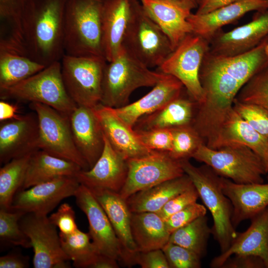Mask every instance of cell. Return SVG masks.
<instances>
[{
  "mask_svg": "<svg viewBox=\"0 0 268 268\" xmlns=\"http://www.w3.org/2000/svg\"><path fill=\"white\" fill-rule=\"evenodd\" d=\"M268 64V37L251 50L233 56L209 50L203 59L199 78L203 98L197 104L192 126L205 141L233 107L243 86Z\"/></svg>",
  "mask_w": 268,
  "mask_h": 268,
  "instance_id": "1",
  "label": "cell"
},
{
  "mask_svg": "<svg viewBox=\"0 0 268 268\" xmlns=\"http://www.w3.org/2000/svg\"><path fill=\"white\" fill-rule=\"evenodd\" d=\"M67 0H35L26 30L23 50L47 66L65 55V15Z\"/></svg>",
  "mask_w": 268,
  "mask_h": 268,
  "instance_id": "2",
  "label": "cell"
},
{
  "mask_svg": "<svg viewBox=\"0 0 268 268\" xmlns=\"http://www.w3.org/2000/svg\"><path fill=\"white\" fill-rule=\"evenodd\" d=\"M102 5L101 0H67L64 25L65 55L104 58Z\"/></svg>",
  "mask_w": 268,
  "mask_h": 268,
  "instance_id": "3",
  "label": "cell"
},
{
  "mask_svg": "<svg viewBox=\"0 0 268 268\" xmlns=\"http://www.w3.org/2000/svg\"><path fill=\"white\" fill-rule=\"evenodd\" d=\"M164 75L150 69L122 47L115 58L105 65L100 104L114 108L126 105L135 90L154 86Z\"/></svg>",
  "mask_w": 268,
  "mask_h": 268,
  "instance_id": "4",
  "label": "cell"
},
{
  "mask_svg": "<svg viewBox=\"0 0 268 268\" xmlns=\"http://www.w3.org/2000/svg\"><path fill=\"white\" fill-rule=\"evenodd\" d=\"M185 174L192 181L199 197L212 215L211 233L221 253L227 251L238 233L232 222L233 206L222 190V177L209 166H194L189 159L180 160Z\"/></svg>",
  "mask_w": 268,
  "mask_h": 268,
  "instance_id": "5",
  "label": "cell"
},
{
  "mask_svg": "<svg viewBox=\"0 0 268 268\" xmlns=\"http://www.w3.org/2000/svg\"><path fill=\"white\" fill-rule=\"evenodd\" d=\"M0 95L2 100L42 103L68 116L77 106L64 85L61 61L54 62L19 83L0 90Z\"/></svg>",
  "mask_w": 268,
  "mask_h": 268,
  "instance_id": "6",
  "label": "cell"
},
{
  "mask_svg": "<svg viewBox=\"0 0 268 268\" xmlns=\"http://www.w3.org/2000/svg\"><path fill=\"white\" fill-rule=\"evenodd\" d=\"M192 158L209 166L220 176L237 184L263 183V176L267 174L262 158L245 145L214 149L204 143Z\"/></svg>",
  "mask_w": 268,
  "mask_h": 268,
  "instance_id": "7",
  "label": "cell"
},
{
  "mask_svg": "<svg viewBox=\"0 0 268 268\" xmlns=\"http://www.w3.org/2000/svg\"><path fill=\"white\" fill-rule=\"evenodd\" d=\"M123 47L149 68L158 67L173 50L167 36L146 13L139 0H133Z\"/></svg>",
  "mask_w": 268,
  "mask_h": 268,
  "instance_id": "8",
  "label": "cell"
},
{
  "mask_svg": "<svg viewBox=\"0 0 268 268\" xmlns=\"http://www.w3.org/2000/svg\"><path fill=\"white\" fill-rule=\"evenodd\" d=\"M64 85L78 106L94 108L101 103L104 70L107 61L98 56L64 55L61 61Z\"/></svg>",
  "mask_w": 268,
  "mask_h": 268,
  "instance_id": "9",
  "label": "cell"
},
{
  "mask_svg": "<svg viewBox=\"0 0 268 268\" xmlns=\"http://www.w3.org/2000/svg\"><path fill=\"white\" fill-rule=\"evenodd\" d=\"M209 49L207 40L194 33H189L158 67L159 71L180 81L197 104L203 98L199 72L204 56Z\"/></svg>",
  "mask_w": 268,
  "mask_h": 268,
  "instance_id": "10",
  "label": "cell"
},
{
  "mask_svg": "<svg viewBox=\"0 0 268 268\" xmlns=\"http://www.w3.org/2000/svg\"><path fill=\"white\" fill-rule=\"evenodd\" d=\"M29 107L36 113L38 118L39 149L55 156L73 162L82 170L89 169L74 144L69 116L40 103H30Z\"/></svg>",
  "mask_w": 268,
  "mask_h": 268,
  "instance_id": "11",
  "label": "cell"
},
{
  "mask_svg": "<svg viewBox=\"0 0 268 268\" xmlns=\"http://www.w3.org/2000/svg\"><path fill=\"white\" fill-rule=\"evenodd\" d=\"M128 174L119 193L127 200L134 194L185 174L181 162L168 152L153 151L146 155L127 160Z\"/></svg>",
  "mask_w": 268,
  "mask_h": 268,
  "instance_id": "12",
  "label": "cell"
},
{
  "mask_svg": "<svg viewBox=\"0 0 268 268\" xmlns=\"http://www.w3.org/2000/svg\"><path fill=\"white\" fill-rule=\"evenodd\" d=\"M19 224L31 242L34 268L70 267V260L62 248L57 228L47 215L26 213Z\"/></svg>",
  "mask_w": 268,
  "mask_h": 268,
  "instance_id": "13",
  "label": "cell"
},
{
  "mask_svg": "<svg viewBox=\"0 0 268 268\" xmlns=\"http://www.w3.org/2000/svg\"><path fill=\"white\" fill-rule=\"evenodd\" d=\"M74 197L77 206L87 218L88 233L99 254L123 263L122 245L108 216L92 192L80 184Z\"/></svg>",
  "mask_w": 268,
  "mask_h": 268,
  "instance_id": "14",
  "label": "cell"
},
{
  "mask_svg": "<svg viewBox=\"0 0 268 268\" xmlns=\"http://www.w3.org/2000/svg\"><path fill=\"white\" fill-rule=\"evenodd\" d=\"M79 186L75 176H64L20 190L11 210L48 215L63 200L74 197Z\"/></svg>",
  "mask_w": 268,
  "mask_h": 268,
  "instance_id": "15",
  "label": "cell"
},
{
  "mask_svg": "<svg viewBox=\"0 0 268 268\" xmlns=\"http://www.w3.org/2000/svg\"><path fill=\"white\" fill-rule=\"evenodd\" d=\"M268 37V9L257 11L249 22L232 30L218 31L209 41V51L233 56L248 52Z\"/></svg>",
  "mask_w": 268,
  "mask_h": 268,
  "instance_id": "16",
  "label": "cell"
},
{
  "mask_svg": "<svg viewBox=\"0 0 268 268\" xmlns=\"http://www.w3.org/2000/svg\"><path fill=\"white\" fill-rule=\"evenodd\" d=\"M38 138V118L34 111L1 122L0 164L39 150Z\"/></svg>",
  "mask_w": 268,
  "mask_h": 268,
  "instance_id": "17",
  "label": "cell"
},
{
  "mask_svg": "<svg viewBox=\"0 0 268 268\" xmlns=\"http://www.w3.org/2000/svg\"><path fill=\"white\" fill-rule=\"evenodd\" d=\"M102 153L93 167L81 170L75 177L80 184L91 190L119 193L127 177V160L113 148L105 135Z\"/></svg>",
  "mask_w": 268,
  "mask_h": 268,
  "instance_id": "18",
  "label": "cell"
},
{
  "mask_svg": "<svg viewBox=\"0 0 268 268\" xmlns=\"http://www.w3.org/2000/svg\"><path fill=\"white\" fill-rule=\"evenodd\" d=\"M69 120L74 144L90 169L104 147V134L99 119L93 108L77 106Z\"/></svg>",
  "mask_w": 268,
  "mask_h": 268,
  "instance_id": "19",
  "label": "cell"
},
{
  "mask_svg": "<svg viewBox=\"0 0 268 268\" xmlns=\"http://www.w3.org/2000/svg\"><path fill=\"white\" fill-rule=\"evenodd\" d=\"M268 142V139L257 132L233 107L205 143L214 149L235 145H245L263 159Z\"/></svg>",
  "mask_w": 268,
  "mask_h": 268,
  "instance_id": "20",
  "label": "cell"
},
{
  "mask_svg": "<svg viewBox=\"0 0 268 268\" xmlns=\"http://www.w3.org/2000/svg\"><path fill=\"white\" fill-rule=\"evenodd\" d=\"M91 191L105 211L122 245L124 253L123 263L129 266L136 264L139 252L132 234V212L126 200L119 193L110 190Z\"/></svg>",
  "mask_w": 268,
  "mask_h": 268,
  "instance_id": "21",
  "label": "cell"
},
{
  "mask_svg": "<svg viewBox=\"0 0 268 268\" xmlns=\"http://www.w3.org/2000/svg\"><path fill=\"white\" fill-rule=\"evenodd\" d=\"M93 109L105 137L125 159L142 157L153 151L142 144L135 131L120 118L113 108L100 103Z\"/></svg>",
  "mask_w": 268,
  "mask_h": 268,
  "instance_id": "22",
  "label": "cell"
},
{
  "mask_svg": "<svg viewBox=\"0 0 268 268\" xmlns=\"http://www.w3.org/2000/svg\"><path fill=\"white\" fill-rule=\"evenodd\" d=\"M251 219L249 228L238 233L228 250L212 260L211 267L221 268L234 255H251L260 258L268 268V206Z\"/></svg>",
  "mask_w": 268,
  "mask_h": 268,
  "instance_id": "23",
  "label": "cell"
},
{
  "mask_svg": "<svg viewBox=\"0 0 268 268\" xmlns=\"http://www.w3.org/2000/svg\"><path fill=\"white\" fill-rule=\"evenodd\" d=\"M266 9H268V0H239L207 13H191L188 20L192 33L209 42L224 26L233 23L250 11Z\"/></svg>",
  "mask_w": 268,
  "mask_h": 268,
  "instance_id": "24",
  "label": "cell"
},
{
  "mask_svg": "<svg viewBox=\"0 0 268 268\" xmlns=\"http://www.w3.org/2000/svg\"><path fill=\"white\" fill-rule=\"evenodd\" d=\"M184 88L177 78L164 73L152 90L139 99L113 109L120 119L134 128L140 118L156 111L178 97Z\"/></svg>",
  "mask_w": 268,
  "mask_h": 268,
  "instance_id": "25",
  "label": "cell"
},
{
  "mask_svg": "<svg viewBox=\"0 0 268 268\" xmlns=\"http://www.w3.org/2000/svg\"><path fill=\"white\" fill-rule=\"evenodd\" d=\"M146 13L169 39L173 50L192 33L188 18L191 10L173 0H139Z\"/></svg>",
  "mask_w": 268,
  "mask_h": 268,
  "instance_id": "26",
  "label": "cell"
},
{
  "mask_svg": "<svg viewBox=\"0 0 268 268\" xmlns=\"http://www.w3.org/2000/svg\"><path fill=\"white\" fill-rule=\"evenodd\" d=\"M132 12V0L103 1V48L107 62L113 60L121 51Z\"/></svg>",
  "mask_w": 268,
  "mask_h": 268,
  "instance_id": "27",
  "label": "cell"
},
{
  "mask_svg": "<svg viewBox=\"0 0 268 268\" xmlns=\"http://www.w3.org/2000/svg\"><path fill=\"white\" fill-rule=\"evenodd\" d=\"M222 186L233 206L232 222L235 228L268 206V183L240 184L222 177Z\"/></svg>",
  "mask_w": 268,
  "mask_h": 268,
  "instance_id": "28",
  "label": "cell"
},
{
  "mask_svg": "<svg viewBox=\"0 0 268 268\" xmlns=\"http://www.w3.org/2000/svg\"><path fill=\"white\" fill-rule=\"evenodd\" d=\"M197 103L183 91L176 98L156 111L140 118L135 124V131L172 129L192 125Z\"/></svg>",
  "mask_w": 268,
  "mask_h": 268,
  "instance_id": "29",
  "label": "cell"
},
{
  "mask_svg": "<svg viewBox=\"0 0 268 268\" xmlns=\"http://www.w3.org/2000/svg\"><path fill=\"white\" fill-rule=\"evenodd\" d=\"M194 186L186 174L149 189L138 192L126 200L132 212H158L171 199Z\"/></svg>",
  "mask_w": 268,
  "mask_h": 268,
  "instance_id": "30",
  "label": "cell"
},
{
  "mask_svg": "<svg viewBox=\"0 0 268 268\" xmlns=\"http://www.w3.org/2000/svg\"><path fill=\"white\" fill-rule=\"evenodd\" d=\"M81 170V167L73 162L39 149L30 157L21 190L61 177L75 176Z\"/></svg>",
  "mask_w": 268,
  "mask_h": 268,
  "instance_id": "31",
  "label": "cell"
},
{
  "mask_svg": "<svg viewBox=\"0 0 268 268\" xmlns=\"http://www.w3.org/2000/svg\"><path fill=\"white\" fill-rule=\"evenodd\" d=\"M45 67L11 44L0 40V90L19 83Z\"/></svg>",
  "mask_w": 268,
  "mask_h": 268,
  "instance_id": "32",
  "label": "cell"
},
{
  "mask_svg": "<svg viewBox=\"0 0 268 268\" xmlns=\"http://www.w3.org/2000/svg\"><path fill=\"white\" fill-rule=\"evenodd\" d=\"M131 230L138 252L162 249L171 233L165 220L156 212H132Z\"/></svg>",
  "mask_w": 268,
  "mask_h": 268,
  "instance_id": "33",
  "label": "cell"
},
{
  "mask_svg": "<svg viewBox=\"0 0 268 268\" xmlns=\"http://www.w3.org/2000/svg\"><path fill=\"white\" fill-rule=\"evenodd\" d=\"M35 0H0L1 21L7 24L6 37L15 45H23L28 20Z\"/></svg>",
  "mask_w": 268,
  "mask_h": 268,
  "instance_id": "34",
  "label": "cell"
},
{
  "mask_svg": "<svg viewBox=\"0 0 268 268\" xmlns=\"http://www.w3.org/2000/svg\"><path fill=\"white\" fill-rule=\"evenodd\" d=\"M32 153L14 158L0 168V208L11 210L15 194L23 187Z\"/></svg>",
  "mask_w": 268,
  "mask_h": 268,
  "instance_id": "35",
  "label": "cell"
},
{
  "mask_svg": "<svg viewBox=\"0 0 268 268\" xmlns=\"http://www.w3.org/2000/svg\"><path fill=\"white\" fill-rule=\"evenodd\" d=\"M62 248L69 259L77 268H91L99 254L89 233L78 228L74 232L65 234L59 232Z\"/></svg>",
  "mask_w": 268,
  "mask_h": 268,
  "instance_id": "36",
  "label": "cell"
},
{
  "mask_svg": "<svg viewBox=\"0 0 268 268\" xmlns=\"http://www.w3.org/2000/svg\"><path fill=\"white\" fill-rule=\"evenodd\" d=\"M211 229L205 215L172 232L169 242L185 247L201 258L205 253Z\"/></svg>",
  "mask_w": 268,
  "mask_h": 268,
  "instance_id": "37",
  "label": "cell"
},
{
  "mask_svg": "<svg viewBox=\"0 0 268 268\" xmlns=\"http://www.w3.org/2000/svg\"><path fill=\"white\" fill-rule=\"evenodd\" d=\"M25 212L0 208V246L31 248V242L21 229L19 220Z\"/></svg>",
  "mask_w": 268,
  "mask_h": 268,
  "instance_id": "38",
  "label": "cell"
},
{
  "mask_svg": "<svg viewBox=\"0 0 268 268\" xmlns=\"http://www.w3.org/2000/svg\"><path fill=\"white\" fill-rule=\"evenodd\" d=\"M172 147L169 154L177 160L189 159L198 148L205 143L192 125L172 129Z\"/></svg>",
  "mask_w": 268,
  "mask_h": 268,
  "instance_id": "39",
  "label": "cell"
},
{
  "mask_svg": "<svg viewBox=\"0 0 268 268\" xmlns=\"http://www.w3.org/2000/svg\"><path fill=\"white\" fill-rule=\"evenodd\" d=\"M235 99L260 106L268 111V64L250 78Z\"/></svg>",
  "mask_w": 268,
  "mask_h": 268,
  "instance_id": "40",
  "label": "cell"
},
{
  "mask_svg": "<svg viewBox=\"0 0 268 268\" xmlns=\"http://www.w3.org/2000/svg\"><path fill=\"white\" fill-rule=\"evenodd\" d=\"M233 107L257 132L268 139V110L260 106L241 102L236 99Z\"/></svg>",
  "mask_w": 268,
  "mask_h": 268,
  "instance_id": "41",
  "label": "cell"
},
{
  "mask_svg": "<svg viewBox=\"0 0 268 268\" xmlns=\"http://www.w3.org/2000/svg\"><path fill=\"white\" fill-rule=\"evenodd\" d=\"M162 249L170 268L201 267V257L185 247L168 242Z\"/></svg>",
  "mask_w": 268,
  "mask_h": 268,
  "instance_id": "42",
  "label": "cell"
},
{
  "mask_svg": "<svg viewBox=\"0 0 268 268\" xmlns=\"http://www.w3.org/2000/svg\"><path fill=\"white\" fill-rule=\"evenodd\" d=\"M142 144L151 151H171L173 143L171 129H153L135 131Z\"/></svg>",
  "mask_w": 268,
  "mask_h": 268,
  "instance_id": "43",
  "label": "cell"
},
{
  "mask_svg": "<svg viewBox=\"0 0 268 268\" xmlns=\"http://www.w3.org/2000/svg\"><path fill=\"white\" fill-rule=\"evenodd\" d=\"M206 212L207 208L204 205L197 202L193 203L165 220L167 229L171 233L196 219L206 215Z\"/></svg>",
  "mask_w": 268,
  "mask_h": 268,
  "instance_id": "44",
  "label": "cell"
},
{
  "mask_svg": "<svg viewBox=\"0 0 268 268\" xmlns=\"http://www.w3.org/2000/svg\"><path fill=\"white\" fill-rule=\"evenodd\" d=\"M199 198V193L194 185L173 198L156 213L165 220L174 213L196 202Z\"/></svg>",
  "mask_w": 268,
  "mask_h": 268,
  "instance_id": "45",
  "label": "cell"
},
{
  "mask_svg": "<svg viewBox=\"0 0 268 268\" xmlns=\"http://www.w3.org/2000/svg\"><path fill=\"white\" fill-rule=\"evenodd\" d=\"M49 218L59 229L60 232L63 234H71L78 229L75 222L74 211L67 203L62 204Z\"/></svg>",
  "mask_w": 268,
  "mask_h": 268,
  "instance_id": "46",
  "label": "cell"
},
{
  "mask_svg": "<svg viewBox=\"0 0 268 268\" xmlns=\"http://www.w3.org/2000/svg\"><path fill=\"white\" fill-rule=\"evenodd\" d=\"M135 264L142 268H170L162 249L139 252Z\"/></svg>",
  "mask_w": 268,
  "mask_h": 268,
  "instance_id": "47",
  "label": "cell"
},
{
  "mask_svg": "<svg viewBox=\"0 0 268 268\" xmlns=\"http://www.w3.org/2000/svg\"><path fill=\"white\" fill-rule=\"evenodd\" d=\"M222 265L225 268H266L263 260L259 257L251 255H234Z\"/></svg>",
  "mask_w": 268,
  "mask_h": 268,
  "instance_id": "48",
  "label": "cell"
},
{
  "mask_svg": "<svg viewBox=\"0 0 268 268\" xmlns=\"http://www.w3.org/2000/svg\"><path fill=\"white\" fill-rule=\"evenodd\" d=\"M28 257L17 252H10L0 257V268H26Z\"/></svg>",
  "mask_w": 268,
  "mask_h": 268,
  "instance_id": "49",
  "label": "cell"
},
{
  "mask_svg": "<svg viewBox=\"0 0 268 268\" xmlns=\"http://www.w3.org/2000/svg\"><path fill=\"white\" fill-rule=\"evenodd\" d=\"M239 0H199L197 14H202Z\"/></svg>",
  "mask_w": 268,
  "mask_h": 268,
  "instance_id": "50",
  "label": "cell"
},
{
  "mask_svg": "<svg viewBox=\"0 0 268 268\" xmlns=\"http://www.w3.org/2000/svg\"><path fill=\"white\" fill-rule=\"evenodd\" d=\"M17 107L2 100L0 101V122L16 118L19 115L17 114Z\"/></svg>",
  "mask_w": 268,
  "mask_h": 268,
  "instance_id": "51",
  "label": "cell"
},
{
  "mask_svg": "<svg viewBox=\"0 0 268 268\" xmlns=\"http://www.w3.org/2000/svg\"><path fill=\"white\" fill-rule=\"evenodd\" d=\"M118 263L114 259L99 254L91 268H118Z\"/></svg>",
  "mask_w": 268,
  "mask_h": 268,
  "instance_id": "52",
  "label": "cell"
},
{
  "mask_svg": "<svg viewBox=\"0 0 268 268\" xmlns=\"http://www.w3.org/2000/svg\"><path fill=\"white\" fill-rule=\"evenodd\" d=\"M186 8L192 10L197 8L199 0H173Z\"/></svg>",
  "mask_w": 268,
  "mask_h": 268,
  "instance_id": "53",
  "label": "cell"
},
{
  "mask_svg": "<svg viewBox=\"0 0 268 268\" xmlns=\"http://www.w3.org/2000/svg\"><path fill=\"white\" fill-rule=\"evenodd\" d=\"M263 160L264 163L266 173L267 174H268V144H267L266 151L265 152V154L263 158Z\"/></svg>",
  "mask_w": 268,
  "mask_h": 268,
  "instance_id": "54",
  "label": "cell"
},
{
  "mask_svg": "<svg viewBox=\"0 0 268 268\" xmlns=\"http://www.w3.org/2000/svg\"><path fill=\"white\" fill-rule=\"evenodd\" d=\"M267 174H268V175H267V179L268 180V173Z\"/></svg>",
  "mask_w": 268,
  "mask_h": 268,
  "instance_id": "55",
  "label": "cell"
},
{
  "mask_svg": "<svg viewBox=\"0 0 268 268\" xmlns=\"http://www.w3.org/2000/svg\"></svg>",
  "mask_w": 268,
  "mask_h": 268,
  "instance_id": "56",
  "label": "cell"
},
{
  "mask_svg": "<svg viewBox=\"0 0 268 268\" xmlns=\"http://www.w3.org/2000/svg\"><path fill=\"white\" fill-rule=\"evenodd\" d=\"M102 0V1H104V0Z\"/></svg>",
  "mask_w": 268,
  "mask_h": 268,
  "instance_id": "57",
  "label": "cell"
},
{
  "mask_svg": "<svg viewBox=\"0 0 268 268\" xmlns=\"http://www.w3.org/2000/svg\"></svg>",
  "mask_w": 268,
  "mask_h": 268,
  "instance_id": "58",
  "label": "cell"
}]
</instances>
